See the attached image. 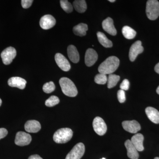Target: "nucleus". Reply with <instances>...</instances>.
Returning <instances> with one entry per match:
<instances>
[{
  "mask_svg": "<svg viewBox=\"0 0 159 159\" xmlns=\"http://www.w3.org/2000/svg\"><path fill=\"white\" fill-rule=\"evenodd\" d=\"M73 135V132L70 129L61 128L55 132L53 136V139L56 143L64 144L70 141Z\"/></svg>",
  "mask_w": 159,
  "mask_h": 159,
  "instance_id": "obj_3",
  "label": "nucleus"
},
{
  "mask_svg": "<svg viewBox=\"0 0 159 159\" xmlns=\"http://www.w3.org/2000/svg\"><path fill=\"white\" fill-rule=\"evenodd\" d=\"M33 1L32 0H22L21 5L24 9H28L31 7Z\"/></svg>",
  "mask_w": 159,
  "mask_h": 159,
  "instance_id": "obj_32",
  "label": "nucleus"
},
{
  "mask_svg": "<svg viewBox=\"0 0 159 159\" xmlns=\"http://www.w3.org/2000/svg\"><path fill=\"white\" fill-rule=\"evenodd\" d=\"M120 61L116 56H110L107 58L99 66L98 71L101 74H110L116 70L119 66Z\"/></svg>",
  "mask_w": 159,
  "mask_h": 159,
  "instance_id": "obj_1",
  "label": "nucleus"
},
{
  "mask_svg": "<svg viewBox=\"0 0 159 159\" xmlns=\"http://www.w3.org/2000/svg\"><path fill=\"white\" fill-rule=\"evenodd\" d=\"M27 81L25 80L20 77H12L8 80V84L9 86L24 89L26 86Z\"/></svg>",
  "mask_w": 159,
  "mask_h": 159,
  "instance_id": "obj_15",
  "label": "nucleus"
},
{
  "mask_svg": "<svg viewBox=\"0 0 159 159\" xmlns=\"http://www.w3.org/2000/svg\"><path fill=\"white\" fill-rule=\"evenodd\" d=\"M107 76L105 74L99 73L95 76V82L97 84H104L107 82Z\"/></svg>",
  "mask_w": 159,
  "mask_h": 159,
  "instance_id": "obj_27",
  "label": "nucleus"
},
{
  "mask_svg": "<svg viewBox=\"0 0 159 159\" xmlns=\"http://www.w3.org/2000/svg\"><path fill=\"white\" fill-rule=\"evenodd\" d=\"M88 30L87 25L84 23H80L73 28V32L77 36H84L86 34V31Z\"/></svg>",
  "mask_w": 159,
  "mask_h": 159,
  "instance_id": "obj_21",
  "label": "nucleus"
},
{
  "mask_svg": "<svg viewBox=\"0 0 159 159\" xmlns=\"http://www.w3.org/2000/svg\"><path fill=\"white\" fill-rule=\"evenodd\" d=\"M74 9L79 13L85 12L87 9V4L84 0H76L73 2Z\"/></svg>",
  "mask_w": 159,
  "mask_h": 159,
  "instance_id": "obj_23",
  "label": "nucleus"
},
{
  "mask_svg": "<svg viewBox=\"0 0 159 159\" xmlns=\"http://www.w3.org/2000/svg\"><path fill=\"white\" fill-rule=\"evenodd\" d=\"M129 82L127 79L124 80L120 86L121 89L124 91L128 90L129 89Z\"/></svg>",
  "mask_w": 159,
  "mask_h": 159,
  "instance_id": "obj_31",
  "label": "nucleus"
},
{
  "mask_svg": "<svg viewBox=\"0 0 159 159\" xmlns=\"http://www.w3.org/2000/svg\"><path fill=\"white\" fill-rule=\"evenodd\" d=\"M145 113L151 121L156 124L159 123V112L156 109L147 107L145 109Z\"/></svg>",
  "mask_w": 159,
  "mask_h": 159,
  "instance_id": "obj_19",
  "label": "nucleus"
},
{
  "mask_svg": "<svg viewBox=\"0 0 159 159\" xmlns=\"http://www.w3.org/2000/svg\"><path fill=\"white\" fill-rule=\"evenodd\" d=\"M60 102L59 98L55 96H51L45 102V105L48 107H52L58 104Z\"/></svg>",
  "mask_w": 159,
  "mask_h": 159,
  "instance_id": "obj_28",
  "label": "nucleus"
},
{
  "mask_svg": "<svg viewBox=\"0 0 159 159\" xmlns=\"http://www.w3.org/2000/svg\"><path fill=\"white\" fill-rule=\"evenodd\" d=\"M55 60L58 67L63 71L67 72L71 68V66L68 60L63 55L57 53L55 55Z\"/></svg>",
  "mask_w": 159,
  "mask_h": 159,
  "instance_id": "obj_11",
  "label": "nucleus"
},
{
  "mask_svg": "<svg viewBox=\"0 0 159 159\" xmlns=\"http://www.w3.org/2000/svg\"><path fill=\"white\" fill-rule=\"evenodd\" d=\"M102 29L108 34L112 35H116L117 34V31L114 25L112 19L107 17L102 22Z\"/></svg>",
  "mask_w": 159,
  "mask_h": 159,
  "instance_id": "obj_14",
  "label": "nucleus"
},
{
  "mask_svg": "<svg viewBox=\"0 0 159 159\" xmlns=\"http://www.w3.org/2000/svg\"><path fill=\"white\" fill-rule=\"evenodd\" d=\"M31 136L24 132H18L16 136L15 143L18 146H23L29 145L31 141Z\"/></svg>",
  "mask_w": 159,
  "mask_h": 159,
  "instance_id": "obj_8",
  "label": "nucleus"
},
{
  "mask_svg": "<svg viewBox=\"0 0 159 159\" xmlns=\"http://www.w3.org/2000/svg\"><path fill=\"white\" fill-rule=\"evenodd\" d=\"M16 55V50L14 48L11 47L5 49L1 54L3 63L6 65L11 64Z\"/></svg>",
  "mask_w": 159,
  "mask_h": 159,
  "instance_id": "obj_6",
  "label": "nucleus"
},
{
  "mask_svg": "<svg viewBox=\"0 0 159 159\" xmlns=\"http://www.w3.org/2000/svg\"><path fill=\"white\" fill-rule=\"evenodd\" d=\"M28 159H43L38 155H33L29 157Z\"/></svg>",
  "mask_w": 159,
  "mask_h": 159,
  "instance_id": "obj_34",
  "label": "nucleus"
},
{
  "mask_svg": "<svg viewBox=\"0 0 159 159\" xmlns=\"http://www.w3.org/2000/svg\"><path fill=\"white\" fill-rule=\"evenodd\" d=\"M154 159H159V157H157L155 158Z\"/></svg>",
  "mask_w": 159,
  "mask_h": 159,
  "instance_id": "obj_39",
  "label": "nucleus"
},
{
  "mask_svg": "<svg viewBox=\"0 0 159 159\" xmlns=\"http://www.w3.org/2000/svg\"><path fill=\"white\" fill-rule=\"evenodd\" d=\"M61 8L67 13H70L73 10V6L70 3L66 0L60 1Z\"/></svg>",
  "mask_w": 159,
  "mask_h": 159,
  "instance_id": "obj_26",
  "label": "nucleus"
},
{
  "mask_svg": "<svg viewBox=\"0 0 159 159\" xmlns=\"http://www.w3.org/2000/svg\"><path fill=\"white\" fill-rule=\"evenodd\" d=\"M155 71L157 74H159V62L155 66L154 68Z\"/></svg>",
  "mask_w": 159,
  "mask_h": 159,
  "instance_id": "obj_35",
  "label": "nucleus"
},
{
  "mask_svg": "<svg viewBox=\"0 0 159 159\" xmlns=\"http://www.w3.org/2000/svg\"><path fill=\"white\" fill-rule=\"evenodd\" d=\"M122 33L123 36L128 39H131L135 37L136 32L128 26H125L122 29Z\"/></svg>",
  "mask_w": 159,
  "mask_h": 159,
  "instance_id": "obj_24",
  "label": "nucleus"
},
{
  "mask_svg": "<svg viewBox=\"0 0 159 159\" xmlns=\"http://www.w3.org/2000/svg\"><path fill=\"white\" fill-rule=\"evenodd\" d=\"M93 127L95 132L100 136H102L106 133L107 126L104 120L99 117H97L93 121Z\"/></svg>",
  "mask_w": 159,
  "mask_h": 159,
  "instance_id": "obj_7",
  "label": "nucleus"
},
{
  "mask_svg": "<svg viewBox=\"0 0 159 159\" xmlns=\"http://www.w3.org/2000/svg\"><path fill=\"white\" fill-rule=\"evenodd\" d=\"M85 152V146L82 143H79L74 146L66 157V159H80Z\"/></svg>",
  "mask_w": 159,
  "mask_h": 159,
  "instance_id": "obj_5",
  "label": "nucleus"
},
{
  "mask_svg": "<svg viewBox=\"0 0 159 159\" xmlns=\"http://www.w3.org/2000/svg\"><path fill=\"white\" fill-rule=\"evenodd\" d=\"M144 138L141 134H137L132 137L131 142L138 151H142L144 150L143 141Z\"/></svg>",
  "mask_w": 159,
  "mask_h": 159,
  "instance_id": "obj_18",
  "label": "nucleus"
},
{
  "mask_svg": "<svg viewBox=\"0 0 159 159\" xmlns=\"http://www.w3.org/2000/svg\"><path fill=\"white\" fill-rule=\"evenodd\" d=\"M97 38L100 44L106 48H111L113 44L110 40L107 39L104 33L101 32H98L97 33Z\"/></svg>",
  "mask_w": 159,
  "mask_h": 159,
  "instance_id": "obj_22",
  "label": "nucleus"
},
{
  "mask_svg": "<svg viewBox=\"0 0 159 159\" xmlns=\"http://www.w3.org/2000/svg\"><path fill=\"white\" fill-rule=\"evenodd\" d=\"M106 159L105 158H102V159Z\"/></svg>",
  "mask_w": 159,
  "mask_h": 159,
  "instance_id": "obj_40",
  "label": "nucleus"
},
{
  "mask_svg": "<svg viewBox=\"0 0 159 159\" xmlns=\"http://www.w3.org/2000/svg\"><path fill=\"white\" fill-rule=\"evenodd\" d=\"M120 80V77L118 75L114 74H110L107 78V87L111 89L116 86Z\"/></svg>",
  "mask_w": 159,
  "mask_h": 159,
  "instance_id": "obj_25",
  "label": "nucleus"
},
{
  "mask_svg": "<svg viewBox=\"0 0 159 159\" xmlns=\"http://www.w3.org/2000/svg\"><path fill=\"white\" fill-rule=\"evenodd\" d=\"M142 44V42L138 40L131 46L129 51V58L130 61H134L138 55L143 52L144 48Z\"/></svg>",
  "mask_w": 159,
  "mask_h": 159,
  "instance_id": "obj_9",
  "label": "nucleus"
},
{
  "mask_svg": "<svg viewBox=\"0 0 159 159\" xmlns=\"http://www.w3.org/2000/svg\"><path fill=\"white\" fill-rule=\"evenodd\" d=\"M156 92H157V93L158 94V95H159V86L157 88V89Z\"/></svg>",
  "mask_w": 159,
  "mask_h": 159,
  "instance_id": "obj_36",
  "label": "nucleus"
},
{
  "mask_svg": "<svg viewBox=\"0 0 159 159\" xmlns=\"http://www.w3.org/2000/svg\"><path fill=\"white\" fill-rule=\"evenodd\" d=\"M56 20L51 15H46L40 19L39 25L41 28L44 30H48L53 28L56 24Z\"/></svg>",
  "mask_w": 159,
  "mask_h": 159,
  "instance_id": "obj_10",
  "label": "nucleus"
},
{
  "mask_svg": "<svg viewBox=\"0 0 159 159\" xmlns=\"http://www.w3.org/2000/svg\"><path fill=\"white\" fill-rule=\"evenodd\" d=\"M117 97H118V100L120 103H123L125 101V93L124 90H119L117 93Z\"/></svg>",
  "mask_w": 159,
  "mask_h": 159,
  "instance_id": "obj_30",
  "label": "nucleus"
},
{
  "mask_svg": "<svg viewBox=\"0 0 159 159\" xmlns=\"http://www.w3.org/2000/svg\"><path fill=\"white\" fill-rule=\"evenodd\" d=\"M98 59V54L94 49L89 48L86 51L85 63L87 66L90 67L93 65Z\"/></svg>",
  "mask_w": 159,
  "mask_h": 159,
  "instance_id": "obj_13",
  "label": "nucleus"
},
{
  "mask_svg": "<svg viewBox=\"0 0 159 159\" xmlns=\"http://www.w3.org/2000/svg\"><path fill=\"white\" fill-rule=\"evenodd\" d=\"M122 125L125 130L132 134L137 133L141 129L140 124L136 120L123 121Z\"/></svg>",
  "mask_w": 159,
  "mask_h": 159,
  "instance_id": "obj_12",
  "label": "nucleus"
},
{
  "mask_svg": "<svg viewBox=\"0 0 159 159\" xmlns=\"http://www.w3.org/2000/svg\"><path fill=\"white\" fill-rule=\"evenodd\" d=\"M59 84L61 90L65 95L68 97H76L78 93V91L74 83L67 77H64L59 80Z\"/></svg>",
  "mask_w": 159,
  "mask_h": 159,
  "instance_id": "obj_2",
  "label": "nucleus"
},
{
  "mask_svg": "<svg viewBox=\"0 0 159 159\" xmlns=\"http://www.w3.org/2000/svg\"><path fill=\"white\" fill-rule=\"evenodd\" d=\"M109 2H116L115 0H109Z\"/></svg>",
  "mask_w": 159,
  "mask_h": 159,
  "instance_id": "obj_37",
  "label": "nucleus"
},
{
  "mask_svg": "<svg viewBox=\"0 0 159 159\" xmlns=\"http://www.w3.org/2000/svg\"><path fill=\"white\" fill-rule=\"evenodd\" d=\"M67 54L69 58L72 62L77 63L79 62L80 56L77 48L74 45H70L67 48Z\"/></svg>",
  "mask_w": 159,
  "mask_h": 159,
  "instance_id": "obj_20",
  "label": "nucleus"
},
{
  "mask_svg": "<svg viewBox=\"0 0 159 159\" xmlns=\"http://www.w3.org/2000/svg\"><path fill=\"white\" fill-rule=\"evenodd\" d=\"M25 129L26 131L31 133H36L38 132L41 128L40 123L36 120H29L26 122L25 125Z\"/></svg>",
  "mask_w": 159,
  "mask_h": 159,
  "instance_id": "obj_16",
  "label": "nucleus"
},
{
  "mask_svg": "<svg viewBox=\"0 0 159 159\" xmlns=\"http://www.w3.org/2000/svg\"><path fill=\"white\" fill-rule=\"evenodd\" d=\"M8 131L5 128H0V140L6 137L8 134Z\"/></svg>",
  "mask_w": 159,
  "mask_h": 159,
  "instance_id": "obj_33",
  "label": "nucleus"
},
{
  "mask_svg": "<svg viewBox=\"0 0 159 159\" xmlns=\"http://www.w3.org/2000/svg\"><path fill=\"white\" fill-rule=\"evenodd\" d=\"M125 148L127 149V156L131 159H138L139 154L138 151L133 145L130 140H127L125 142Z\"/></svg>",
  "mask_w": 159,
  "mask_h": 159,
  "instance_id": "obj_17",
  "label": "nucleus"
},
{
  "mask_svg": "<svg viewBox=\"0 0 159 159\" xmlns=\"http://www.w3.org/2000/svg\"><path fill=\"white\" fill-rule=\"evenodd\" d=\"M43 91L46 93H51L54 92L55 89V85L52 81L46 83L43 86Z\"/></svg>",
  "mask_w": 159,
  "mask_h": 159,
  "instance_id": "obj_29",
  "label": "nucleus"
},
{
  "mask_svg": "<svg viewBox=\"0 0 159 159\" xmlns=\"http://www.w3.org/2000/svg\"><path fill=\"white\" fill-rule=\"evenodd\" d=\"M2 99H0V106H1V105H2Z\"/></svg>",
  "mask_w": 159,
  "mask_h": 159,
  "instance_id": "obj_38",
  "label": "nucleus"
},
{
  "mask_svg": "<svg viewBox=\"0 0 159 159\" xmlns=\"http://www.w3.org/2000/svg\"><path fill=\"white\" fill-rule=\"evenodd\" d=\"M147 17L151 20H156L159 16V2L157 0H149L146 3Z\"/></svg>",
  "mask_w": 159,
  "mask_h": 159,
  "instance_id": "obj_4",
  "label": "nucleus"
}]
</instances>
